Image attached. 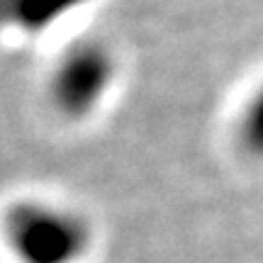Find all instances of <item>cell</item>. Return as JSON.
Returning <instances> with one entry per match:
<instances>
[{
	"instance_id": "6da1fadb",
	"label": "cell",
	"mask_w": 263,
	"mask_h": 263,
	"mask_svg": "<svg viewBox=\"0 0 263 263\" xmlns=\"http://www.w3.org/2000/svg\"><path fill=\"white\" fill-rule=\"evenodd\" d=\"M88 241V224L61 207L29 202L8 217V244L22 263H76Z\"/></svg>"
},
{
	"instance_id": "7a4b0ae2",
	"label": "cell",
	"mask_w": 263,
	"mask_h": 263,
	"mask_svg": "<svg viewBox=\"0 0 263 263\" xmlns=\"http://www.w3.org/2000/svg\"><path fill=\"white\" fill-rule=\"evenodd\" d=\"M112 57L98 44L76 47L57 71V100L68 115H83L107 93L112 83Z\"/></svg>"
},
{
	"instance_id": "3957f363",
	"label": "cell",
	"mask_w": 263,
	"mask_h": 263,
	"mask_svg": "<svg viewBox=\"0 0 263 263\" xmlns=\"http://www.w3.org/2000/svg\"><path fill=\"white\" fill-rule=\"evenodd\" d=\"M239 132H241V141L246 149L254 154H263V85L246 105L241 122H239Z\"/></svg>"
}]
</instances>
